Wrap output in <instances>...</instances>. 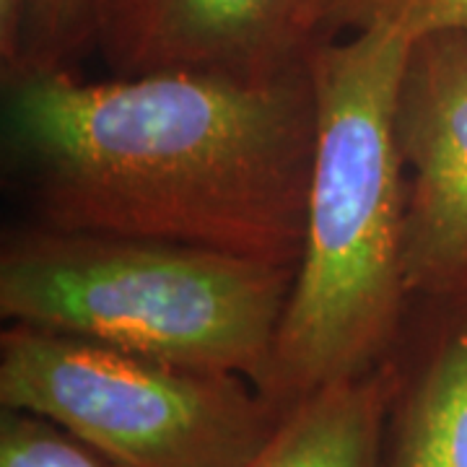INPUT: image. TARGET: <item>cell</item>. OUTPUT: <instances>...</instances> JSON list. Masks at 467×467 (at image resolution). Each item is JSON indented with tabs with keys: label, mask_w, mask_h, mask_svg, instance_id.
Wrapping results in <instances>:
<instances>
[{
	"label": "cell",
	"mask_w": 467,
	"mask_h": 467,
	"mask_svg": "<svg viewBox=\"0 0 467 467\" xmlns=\"http://www.w3.org/2000/svg\"><path fill=\"white\" fill-rule=\"evenodd\" d=\"M5 81V135L34 221L299 265L317 138L309 55L239 76L156 70Z\"/></svg>",
	"instance_id": "cell-1"
},
{
	"label": "cell",
	"mask_w": 467,
	"mask_h": 467,
	"mask_svg": "<svg viewBox=\"0 0 467 467\" xmlns=\"http://www.w3.org/2000/svg\"><path fill=\"white\" fill-rule=\"evenodd\" d=\"M410 39L356 32L315 42L317 138L294 288L254 387L281 413L389 358L410 309L408 177L395 101Z\"/></svg>",
	"instance_id": "cell-2"
},
{
	"label": "cell",
	"mask_w": 467,
	"mask_h": 467,
	"mask_svg": "<svg viewBox=\"0 0 467 467\" xmlns=\"http://www.w3.org/2000/svg\"><path fill=\"white\" fill-rule=\"evenodd\" d=\"M296 265L180 242L24 226L0 252V315L174 367L263 377Z\"/></svg>",
	"instance_id": "cell-3"
},
{
	"label": "cell",
	"mask_w": 467,
	"mask_h": 467,
	"mask_svg": "<svg viewBox=\"0 0 467 467\" xmlns=\"http://www.w3.org/2000/svg\"><path fill=\"white\" fill-rule=\"evenodd\" d=\"M0 408L50 420L109 467H244L284 420L242 374L29 325L0 333Z\"/></svg>",
	"instance_id": "cell-4"
},
{
	"label": "cell",
	"mask_w": 467,
	"mask_h": 467,
	"mask_svg": "<svg viewBox=\"0 0 467 467\" xmlns=\"http://www.w3.org/2000/svg\"><path fill=\"white\" fill-rule=\"evenodd\" d=\"M410 296L467 285V32L410 42L395 101Z\"/></svg>",
	"instance_id": "cell-5"
},
{
	"label": "cell",
	"mask_w": 467,
	"mask_h": 467,
	"mask_svg": "<svg viewBox=\"0 0 467 467\" xmlns=\"http://www.w3.org/2000/svg\"><path fill=\"white\" fill-rule=\"evenodd\" d=\"M312 0H91V45L112 76H257L312 50Z\"/></svg>",
	"instance_id": "cell-6"
},
{
	"label": "cell",
	"mask_w": 467,
	"mask_h": 467,
	"mask_svg": "<svg viewBox=\"0 0 467 467\" xmlns=\"http://www.w3.org/2000/svg\"><path fill=\"white\" fill-rule=\"evenodd\" d=\"M389 361L382 467H467V285L413 296Z\"/></svg>",
	"instance_id": "cell-7"
},
{
	"label": "cell",
	"mask_w": 467,
	"mask_h": 467,
	"mask_svg": "<svg viewBox=\"0 0 467 467\" xmlns=\"http://www.w3.org/2000/svg\"><path fill=\"white\" fill-rule=\"evenodd\" d=\"M392 387L395 368L387 358L306 395L244 467H382Z\"/></svg>",
	"instance_id": "cell-8"
},
{
	"label": "cell",
	"mask_w": 467,
	"mask_h": 467,
	"mask_svg": "<svg viewBox=\"0 0 467 467\" xmlns=\"http://www.w3.org/2000/svg\"><path fill=\"white\" fill-rule=\"evenodd\" d=\"M312 42L346 34L395 32L416 42L441 32H467V0H312Z\"/></svg>",
	"instance_id": "cell-9"
},
{
	"label": "cell",
	"mask_w": 467,
	"mask_h": 467,
	"mask_svg": "<svg viewBox=\"0 0 467 467\" xmlns=\"http://www.w3.org/2000/svg\"><path fill=\"white\" fill-rule=\"evenodd\" d=\"M91 45V0H34L21 63L11 73L24 70H63ZM5 76V78H11Z\"/></svg>",
	"instance_id": "cell-10"
},
{
	"label": "cell",
	"mask_w": 467,
	"mask_h": 467,
	"mask_svg": "<svg viewBox=\"0 0 467 467\" xmlns=\"http://www.w3.org/2000/svg\"><path fill=\"white\" fill-rule=\"evenodd\" d=\"M0 467H109L45 418L0 413Z\"/></svg>",
	"instance_id": "cell-11"
},
{
	"label": "cell",
	"mask_w": 467,
	"mask_h": 467,
	"mask_svg": "<svg viewBox=\"0 0 467 467\" xmlns=\"http://www.w3.org/2000/svg\"><path fill=\"white\" fill-rule=\"evenodd\" d=\"M34 0H0V60L3 78L11 76L21 63L24 32Z\"/></svg>",
	"instance_id": "cell-12"
}]
</instances>
